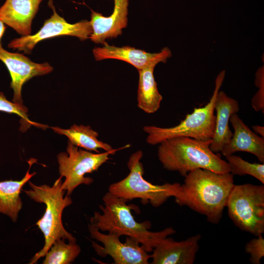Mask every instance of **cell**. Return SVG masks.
<instances>
[{
    "mask_svg": "<svg viewBox=\"0 0 264 264\" xmlns=\"http://www.w3.org/2000/svg\"><path fill=\"white\" fill-rule=\"evenodd\" d=\"M184 177L176 203L205 216L211 223H219L235 185L233 175L198 169Z\"/></svg>",
    "mask_w": 264,
    "mask_h": 264,
    "instance_id": "cell-1",
    "label": "cell"
},
{
    "mask_svg": "<svg viewBox=\"0 0 264 264\" xmlns=\"http://www.w3.org/2000/svg\"><path fill=\"white\" fill-rule=\"evenodd\" d=\"M103 201L104 204L99 205L102 213L95 212L90 219L89 224L102 231L134 239L148 253L152 252L162 239L176 232L172 227L157 232L149 231L151 222L136 221L132 214L131 210L134 208L133 205L127 204V199L109 191L104 195Z\"/></svg>",
    "mask_w": 264,
    "mask_h": 264,
    "instance_id": "cell-2",
    "label": "cell"
},
{
    "mask_svg": "<svg viewBox=\"0 0 264 264\" xmlns=\"http://www.w3.org/2000/svg\"><path fill=\"white\" fill-rule=\"evenodd\" d=\"M211 142L183 136L166 139L158 147V159L164 169L178 172L184 177L198 169L230 173L227 161L210 150Z\"/></svg>",
    "mask_w": 264,
    "mask_h": 264,
    "instance_id": "cell-3",
    "label": "cell"
},
{
    "mask_svg": "<svg viewBox=\"0 0 264 264\" xmlns=\"http://www.w3.org/2000/svg\"><path fill=\"white\" fill-rule=\"evenodd\" d=\"M62 177L60 176L52 186L46 184L36 185L28 181L31 189L23 191L31 199L44 203L45 209L43 217L36 223L44 238L43 247L31 259L30 264H34L44 256L53 242L63 239L76 241V239L64 228L62 220L64 209L72 203L70 196L64 197L66 191L62 189Z\"/></svg>",
    "mask_w": 264,
    "mask_h": 264,
    "instance_id": "cell-4",
    "label": "cell"
},
{
    "mask_svg": "<svg viewBox=\"0 0 264 264\" xmlns=\"http://www.w3.org/2000/svg\"><path fill=\"white\" fill-rule=\"evenodd\" d=\"M225 75V71L222 70L216 77L215 88L209 102L203 107L194 108L178 125L171 128L144 126L143 130L148 134L147 142L154 145L166 139L181 136L202 141L212 139L215 128V101Z\"/></svg>",
    "mask_w": 264,
    "mask_h": 264,
    "instance_id": "cell-5",
    "label": "cell"
},
{
    "mask_svg": "<svg viewBox=\"0 0 264 264\" xmlns=\"http://www.w3.org/2000/svg\"><path fill=\"white\" fill-rule=\"evenodd\" d=\"M143 153L138 151L130 156L127 163L130 170L128 175L123 179L112 183L109 192L115 196L127 199H140L143 204L150 202L158 207L170 197H177L181 191L179 183L154 184L143 177V164L140 160Z\"/></svg>",
    "mask_w": 264,
    "mask_h": 264,
    "instance_id": "cell-6",
    "label": "cell"
},
{
    "mask_svg": "<svg viewBox=\"0 0 264 264\" xmlns=\"http://www.w3.org/2000/svg\"><path fill=\"white\" fill-rule=\"evenodd\" d=\"M229 217L241 230L258 236L264 232V186L234 185L226 204Z\"/></svg>",
    "mask_w": 264,
    "mask_h": 264,
    "instance_id": "cell-7",
    "label": "cell"
},
{
    "mask_svg": "<svg viewBox=\"0 0 264 264\" xmlns=\"http://www.w3.org/2000/svg\"><path fill=\"white\" fill-rule=\"evenodd\" d=\"M113 154L108 151L94 154L79 149L68 141L66 153L61 152L57 156L60 176L65 178L62 189L66 192V195L70 196L80 185L91 184L93 179L85 176L86 174L97 171Z\"/></svg>",
    "mask_w": 264,
    "mask_h": 264,
    "instance_id": "cell-8",
    "label": "cell"
},
{
    "mask_svg": "<svg viewBox=\"0 0 264 264\" xmlns=\"http://www.w3.org/2000/svg\"><path fill=\"white\" fill-rule=\"evenodd\" d=\"M48 5L53 13L44 22L40 30L34 35L14 39L8 44L9 48L29 54L37 43L44 39L62 35L75 36L81 41L90 38L92 32L90 21L84 20L70 24L58 14L52 0H49Z\"/></svg>",
    "mask_w": 264,
    "mask_h": 264,
    "instance_id": "cell-9",
    "label": "cell"
},
{
    "mask_svg": "<svg viewBox=\"0 0 264 264\" xmlns=\"http://www.w3.org/2000/svg\"><path fill=\"white\" fill-rule=\"evenodd\" d=\"M88 230L91 238L103 245L92 242V246L98 256L104 258L109 255L115 264H149L151 255L136 240L127 237L125 242H122L119 235L111 232L102 233L90 224Z\"/></svg>",
    "mask_w": 264,
    "mask_h": 264,
    "instance_id": "cell-10",
    "label": "cell"
},
{
    "mask_svg": "<svg viewBox=\"0 0 264 264\" xmlns=\"http://www.w3.org/2000/svg\"><path fill=\"white\" fill-rule=\"evenodd\" d=\"M0 60L5 65L11 77L10 88L14 91L12 102L22 104L23 84L32 78L48 74L53 67L48 63H36L22 54L11 53L0 44Z\"/></svg>",
    "mask_w": 264,
    "mask_h": 264,
    "instance_id": "cell-11",
    "label": "cell"
},
{
    "mask_svg": "<svg viewBox=\"0 0 264 264\" xmlns=\"http://www.w3.org/2000/svg\"><path fill=\"white\" fill-rule=\"evenodd\" d=\"M102 47H95L93 54L96 61L107 59L120 60L132 65L137 70L151 65L156 66L160 62L165 63L172 56L168 47H164L158 53H149L133 47H117L109 45L105 42Z\"/></svg>",
    "mask_w": 264,
    "mask_h": 264,
    "instance_id": "cell-12",
    "label": "cell"
},
{
    "mask_svg": "<svg viewBox=\"0 0 264 264\" xmlns=\"http://www.w3.org/2000/svg\"><path fill=\"white\" fill-rule=\"evenodd\" d=\"M201 235H193L177 242L168 237L154 247L151 255L152 264H193L198 251Z\"/></svg>",
    "mask_w": 264,
    "mask_h": 264,
    "instance_id": "cell-13",
    "label": "cell"
},
{
    "mask_svg": "<svg viewBox=\"0 0 264 264\" xmlns=\"http://www.w3.org/2000/svg\"><path fill=\"white\" fill-rule=\"evenodd\" d=\"M128 6L129 0H114L113 11L109 17L91 10V41L103 44L106 39L121 35L127 25Z\"/></svg>",
    "mask_w": 264,
    "mask_h": 264,
    "instance_id": "cell-14",
    "label": "cell"
},
{
    "mask_svg": "<svg viewBox=\"0 0 264 264\" xmlns=\"http://www.w3.org/2000/svg\"><path fill=\"white\" fill-rule=\"evenodd\" d=\"M229 121L234 129V133L229 143L222 149L221 154L226 156L238 152L249 153L264 163V137L250 130L237 113L231 115Z\"/></svg>",
    "mask_w": 264,
    "mask_h": 264,
    "instance_id": "cell-15",
    "label": "cell"
},
{
    "mask_svg": "<svg viewBox=\"0 0 264 264\" xmlns=\"http://www.w3.org/2000/svg\"><path fill=\"white\" fill-rule=\"evenodd\" d=\"M43 0H6L0 8V20L23 36L31 32V23Z\"/></svg>",
    "mask_w": 264,
    "mask_h": 264,
    "instance_id": "cell-16",
    "label": "cell"
},
{
    "mask_svg": "<svg viewBox=\"0 0 264 264\" xmlns=\"http://www.w3.org/2000/svg\"><path fill=\"white\" fill-rule=\"evenodd\" d=\"M239 110V104L236 100L229 97L223 91L218 92L215 104V128L209 146L212 152H221L231 140L233 132L229 126V119L231 115L237 113Z\"/></svg>",
    "mask_w": 264,
    "mask_h": 264,
    "instance_id": "cell-17",
    "label": "cell"
},
{
    "mask_svg": "<svg viewBox=\"0 0 264 264\" xmlns=\"http://www.w3.org/2000/svg\"><path fill=\"white\" fill-rule=\"evenodd\" d=\"M37 160L30 158L27 162L29 168L24 177L20 180H7L0 181V213L8 216L13 222H16L22 208V202L20 193L23 185L37 173H30L32 165Z\"/></svg>",
    "mask_w": 264,
    "mask_h": 264,
    "instance_id": "cell-18",
    "label": "cell"
},
{
    "mask_svg": "<svg viewBox=\"0 0 264 264\" xmlns=\"http://www.w3.org/2000/svg\"><path fill=\"white\" fill-rule=\"evenodd\" d=\"M155 66L151 65L138 70L137 105L140 109L149 114L157 111L163 99L154 78V70Z\"/></svg>",
    "mask_w": 264,
    "mask_h": 264,
    "instance_id": "cell-19",
    "label": "cell"
},
{
    "mask_svg": "<svg viewBox=\"0 0 264 264\" xmlns=\"http://www.w3.org/2000/svg\"><path fill=\"white\" fill-rule=\"evenodd\" d=\"M53 131L59 134L66 136L73 145L89 151L99 153V149L111 152L114 154L117 150L114 149L109 144L98 139V132L89 126L73 124L70 128L65 129L58 127H52Z\"/></svg>",
    "mask_w": 264,
    "mask_h": 264,
    "instance_id": "cell-20",
    "label": "cell"
},
{
    "mask_svg": "<svg viewBox=\"0 0 264 264\" xmlns=\"http://www.w3.org/2000/svg\"><path fill=\"white\" fill-rule=\"evenodd\" d=\"M60 239L56 240L44 255L43 264H69L74 261L81 249L76 241Z\"/></svg>",
    "mask_w": 264,
    "mask_h": 264,
    "instance_id": "cell-21",
    "label": "cell"
},
{
    "mask_svg": "<svg viewBox=\"0 0 264 264\" xmlns=\"http://www.w3.org/2000/svg\"><path fill=\"white\" fill-rule=\"evenodd\" d=\"M225 157L232 175H250L264 184V163H250L233 154Z\"/></svg>",
    "mask_w": 264,
    "mask_h": 264,
    "instance_id": "cell-22",
    "label": "cell"
},
{
    "mask_svg": "<svg viewBox=\"0 0 264 264\" xmlns=\"http://www.w3.org/2000/svg\"><path fill=\"white\" fill-rule=\"evenodd\" d=\"M0 111L16 114L21 117L20 130L25 132L31 126L45 130L49 127L47 125L41 124L30 120L27 114L28 109L22 104L16 103L8 100L3 93L0 92Z\"/></svg>",
    "mask_w": 264,
    "mask_h": 264,
    "instance_id": "cell-23",
    "label": "cell"
},
{
    "mask_svg": "<svg viewBox=\"0 0 264 264\" xmlns=\"http://www.w3.org/2000/svg\"><path fill=\"white\" fill-rule=\"evenodd\" d=\"M245 251L250 257L249 261L252 264H260L261 259L264 256V239L262 234L253 238L245 245Z\"/></svg>",
    "mask_w": 264,
    "mask_h": 264,
    "instance_id": "cell-24",
    "label": "cell"
},
{
    "mask_svg": "<svg viewBox=\"0 0 264 264\" xmlns=\"http://www.w3.org/2000/svg\"><path fill=\"white\" fill-rule=\"evenodd\" d=\"M256 85L259 88L251 100V106L256 111L264 112V70L261 69L257 73Z\"/></svg>",
    "mask_w": 264,
    "mask_h": 264,
    "instance_id": "cell-25",
    "label": "cell"
},
{
    "mask_svg": "<svg viewBox=\"0 0 264 264\" xmlns=\"http://www.w3.org/2000/svg\"><path fill=\"white\" fill-rule=\"evenodd\" d=\"M253 132L258 135L264 137V126L256 125L252 127Z\"/></svg>",
    "mask_w": 264,
    "mask_h": 264,
    "instance_id": "cell-26",
    "label": "cell"
},
{
    "mask_svg": "<svg viewBox=\"0 0 264 264\" xmlns=\"http://www.w3.org/2000/svg\"><path fill=\"white\" fill-rule=\"evenodd\" d=\"M5 26L4 25V23L0 20V44H1L0 41L1 38L4 33V32L5 30Z\"/></svg>",
    "mask_w": 264,
    "mask_h": 264,
    "instance_id": "cell-27",
    "label": "cell"
}]
</instances>
